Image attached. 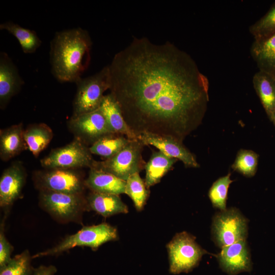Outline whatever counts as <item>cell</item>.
I'll return each instance as SVG.
<instances>
[{
  "mask_svg": "<svg viewBox=\"0 0 275 275\" xmlns=\"http://www.w3.org/2000/svg\"><path fill=\"white\" fill-rule=\"evenodd\" d=\"M108 67L109 93L136 134L148 132L183 143L202 123L208 79L191 56L174 44L134 37Z\"/></svg>",
  "mask_w": 275,
  "mask_h": 275,
  "instance_id": "1",
  "label": "cell"
},
{
  "mask_svg": "<svg viewBox=\"0 0 275 275\" xmlns=\"http://www.w3.org/2000/svg\"><path fill=\"white\" fill-rule=\"evenodd\" d=\"M92 41L81 28L56 33L50 42L51 72L61 82H75L82 78L91 60Z\"/></svg>",
  "mask_w": 275,
  "mask_h": 275,
  "instance_id": "2",
  "label": "cell"
},
{
  "mask_svg": "<svg viewBox=\"0 0 275 275\" xmlns=\"http://www.w3.org/2000/svg\"><path fill=\"white\" fill-rule=\"evenodd\" d=\"M41 207L59 222L81 224L84 212L89 210L83 194H71L41 190Z\"/></svg>",
  "mask_w": 275,
  "mask_h": 275,
  "instance_id": "3",
  "label": "cell"
},
{
  "mask_svg": "<svg viewBox=\"0 0 275 275\" xmlns=\"http://www.w3.org/2000/svg\"><path fill=\"white\" fill-rule=\"evenodd\" d=\"M117 238L116 228L108 224L84 226L76 233L66 236L56 246L32 256V258L58 255L76 246H88L96 250L102 244Z\"/></svg>",
  "mask_w": 275,
  "mask_h": 275,
  "instance_id": "4",
  "label": "cell"
},
{
  "mask_svg": "<svg viewBox=\"0 0 275 275\" xmlns=\"http://www.w3.org/2000/svg\"><path fill=\"white\" fill-rule=\"evenodd\" d=\"M75 84L77 90L73 101L72 117L99 108L104 96V92L110 87L108 65L92 75L81 78Z\"/></svg>",
  "mask_w": 275,
  "mask_h": 275,
  "instance_id": "5",
  "label": "cell"
},
{
  "mask_svg": "<svg viewBox=\"0 0 275 275\" xmlns=\"http://www.w3.org/2000/svg\"><path fill=\"white\" fill-rule=\"evenodd\" d=\"M170 271L173 274L188 272L195 267L207 253L196 242L195 237L182 232L177 233L167 245Z\"/></svg>",
  "mask_w": 275,
  "mask_h": 275,
  "instance_id": "6",
  "label": "cell"
},
{
  "mask_svg": "<svg viewBox=\"0 0 275 275\" xmlns=\"http://www.w3.org/2000/svg\"><path fill=\"white\" fill-rule=\"evenodd\" d=\"M248 219L236 208L216 213L212 219L211 233L213 241L220 248L246 240Z\"/></svg>",
  "mask_w": 275,
  "mask_h": 275,
  "instance_id": "7",
  "label": "cell"
},
{
  "mask_svg": "<svg viewBox=\"0 0 275 275\" xmlns=\"http://www.w3.org/2000/svg\"><path fill=\"white\" fill-rule=\"evenodd\" d=\"M143 146L138 139L130 140L116 155L102 161H95L92 168L109 173L126 181L131 175L139 173L145 168V164L142 156Z\"/></svg>",
  "mask_w": 275,
  "mask_h": 275,
  "instance_id": "8",
  "label": "cell"
},
{
  "mask_svg": "<svg viewBox=\"0 0 275 275\" xmlns=\"http://www.w3.org/2000/svg\"><path fill=\"white\" fill-rule=\"evenodd\" d=\"M94 161L89 149L78 139L53 150L40 160L42 166L48 169L91 168Z\"/></svg>",
  "mask_w": 275,
  "mask_h": 275,
  "instance_id": "9",
  "label": "cell"
},
{
  "mask_svg": "<svg viewBox=\"0 0 275 275\" xmlns=\"http://www.w3.org/2000/svg\"><path fill=\"white\" fill-rule=\"evenodd\" d=\"M37 182L41 190L83 194L85 180L71 169H53L39 173Z\"/></svg>",
  "mask_w": 275,
  "mask_h": 275,
  "instance_id": "10",
  "label": "cell"
},
{
  "mask_svg": "<svg viewBox=\"0 0 275 275\" xmlns=\"http://www.w3.org/2000/svg\"><path fill=\"white\" fill-rule=\"evenodd\" d=\"M70 125L73 131L80 138L92 144L102 138L115 134L110 128L99 108L72 117Z\"/></svg>",
  "mask_w": 275,
  "mask_h": 275,
  "instance_id": "11",
  "label": "cell"
},
{
  "mask_svg": "<svg viewBox=\"0 0 275 275\" xmlns=\"http://www.w3.org/2000/svg\"><path fill=\"white\" fill-rule=\"evenodd\" d=\"M144 145H152L166 155L179 159L187 167H199L195 156L181 142L172 137L148 132L136 134Z\"/></svg>",
  "mask_w": 275,
  "mask_h": 275,
  "instance_id": "12",
  "label": "cell"
},
{
  "mask_svg": "<svg viewBox=\"0 0 275 275\" xmlns=\"http://www.w3.org/2000/svg\"><path fill=\"white\" fill-rule=\"evenodd\" d=\"M221 269L229 275L250 271L251 255L246 240L225 246L217 255Z\"/></svg>",
  "mask_w": 275,
  "mask_h": 275,
  "instance_id": "13",
  "label": "cell"
},
{
  "mask_svg": "<svg viewBox=\"0 0 275 275\" xmlns=\"http://www.w3.org/2000/svg\"><path fill=\"white\" fill-rule=\"evenodd\" d=\"M18 68L8 54L0 53V105L3 108L23 85Z\"/></svg>",
  "mask_w": 275,
  "mask_h": 275,
  "instance_id": "14",
  "label": "cell"
},
{
  "mask_svg": "<svg viewBox=\"0 0 275 275\" xmlns=\"http://www.w3.org/2000/svg\"><path fill=\"white\" fill-rule=\"evenodd\" d=\"M25 181L22 168L13 164L6 169L0 178V206L2 208L10 206L17 200Z\"/></svg>",
  "mask_w": 275,
  "mask_h": 275,
  "instance_id": "15",
  "label": "cell"
},
{
  "mask_svg": "<svg viewBox=\"0 0 275 275\" xmlns=\"http://www.w3.org/2000/svg\"><path fill=\"white\" fill-rule=\"evenodd\" d=\"M99 109L114 133L123 135L129 140H137L135 133L128 126L120 107L111 93L104 95Z\"/></svg>",
  "mask_w": 275,
  "mask_h": 275,
  "instance_id": "16",
  "label": "cell"
},
{
  "mask_svg": "<svg viewBox=\"0 0 275 275\" xmlns=\"http://www.w3.org/2000/svg\"><path fill=\"white\" fill-rule=\"evenodd\" d=\"M85 184L93 191L119 195L125 193L126 181L109 173L91 168Z\"/></svg>",
  "mask_w": 275,
  "mask_h": 275,
  "instance_id": "17",
  "label": "cell"
},
{
  "mask_svg": "<svg viewBox=\"0 0 275 275\" xmlns=\"http://www.w3.org/2000/svg\"><path fill=\"white\" fill-rule=\"evenodd\" d=\"M250 52L259 70L275 76V33L254 40Z\"/></svg>",
  "mask_w": 275,
  "mask_h": 275,
  "instance_id": "18",
  "label": "cell"
},
{
  "mask_svg": "<svg viewBox=\"0 0 275 275\" xmlns=\"http://www.w3.org/2000/svg\"><path fill=\"white\" fill-rule=\"evenodd\" d=\"M89 210L104 217L128 212L127 206L119 195L93 191L86 198Z\"/></svg>",
  "mask_w": 275,
  "mask_h": 275,
  "instance_id": "19",
  "label": "cell"
},
{
  "mask_svg": "<svg viewBox=\"0 0 275 275\" xmlns=\"http://www.w3.org/2000/svg\"><path fill=\"white\" fill-rule=\"evenodd\" d=\"M252 81L255 92L270 119L275 114V76L259 70Z\"/></svg>",
  "mask_w": 275,
  "mask_h": 275,
  "instance_id": "20",
  "label": "cell"
},
{
  "mask_svg": "<svg viewBox=\"0 0 275 275\" xmlns=\"http://www.w3.org/2000/svg\"><path fill=\"white\" fill-rule=\"evenodd\" d=\"M23 133L21 124L1 130L0 154L3 160H9L28 149Z\"/></svg>",
  "mask_w": 275,
  "mask_h": 275,
  "instance_id": "21",
  "label": "cell"
},
{
  "mask_svg": "<svg viewBox=\"0 0 275 275\" xmlns=\"http://www.w3.org/2000/svg\"><path fill=\"white\" fill-rule=\"evenodd\" d=\"M177 160V159L169 157L160 151L154 152L145 166V183L147 188L148 189L158 183Z\"/></svg>",
  "mask_w": 275,
  "mask_h": 275,
  "instance_id": "22",
  "label": "cell"
},
{
  "mask_svg": "<svg viewBox=\"0 0 275 275\" xmlns=\"http://www.w3.org/2000/svg\"><path fill=\"white\" fill-rule=\"evenodd\" d=\"M1 30H6L18 41L23 52L32 53L41 46L42 41L34 30L23 28L11 21L0 24Z\"/></svg>",
  "mask_w": 275,
  "mask_h": 275,
  "instance_id": "23",
  "label": "cell"
},
{
  "mask_svg": "<svg viewBox=\"0 0 275 275\" xmlns=\"http://www.w3.org/2000/svg\"><path fill=\"white\" fill-rule=\"evenodd\" d=\"M23 136L28 149L37 156L50 143L52 132L46 125L39 124L24 130Z\"/></svg>",
  "mask_w": 275,
  "mask_h": 275,
  "instance_id": "24",
  "label": "cell"
},
{
  "mask_svg": "<svg viewBox=\"0 0 275 275\" xmlns=\"http://www.w3.org/2000/svg\"><path fill=\"white\" fill-rule=\"evenodd\" d=\"M129 139L118 134H112L102 138L89 148L91 153L109 158L120 151Z\"/></svg>",
  "mask_w": 275,
  "mask_h": 275,
  "instance_id": "25",
  "label": "cell"
},
{
  "mask_svg": "<svg viewBox=\"0 0 275 275\" xmlns=\"http://www.w3.org/2000/svg\"><path fill=\"white\" fill-rule=\"evenodd\" d=\"M139 173L131 175L126 181L125 194L131 199L138 211L142 210L146 204L149 193Z\"/></svg>",
  "mask_w": 275,
  "mask_h": 275,
  "instance_id": "26",
  "label": "cell"
},
{
  "mask_svg": "<svg viewBox=\"0 0 275 275\" xmlns=\"http://www.w3.org/2000/svg\"><path fill=\"white\" fill-rule=\"evenodd\" d=\"M32 259L29 251L24 250L0 268V275H33L34 268L31 263Z\"/></svg>",
  "mask_w": 275,
  "mask_h": 275,
  "instance_id": "27",
  "label": "cell"
},
{
  "mask_svg": "<svg viewBox=\"0 0 275 275\" xmlns=\"http://www.w3.org/2000/svg\"><path fill=\"white\" fill-rule=\"evenodd\" d=\"M258 158V155L253 151L239 150L231 168L244 176L253 177L257 172Z\"/></svg>",
  "mask_w": 275,
  "mask_h": 275,
  "instance_id": "28",
  "label": "cell"
},
{
  "mask_svg": "<svg viewBox=\"0 0 275 275\" xmlns=\"http://www.w3.org/2000/svg\"><path fill=\"white\" fill-rule=\"evenodd\" d=\"M231 174L217 179L211 185L208 191V197L213 206L224 211L227 209L226 203L228 189L233 181L230 179Z\"/></svg>",
  "mask_w": 275,
  "mask_h": 275,
  "instance_id": "29",
  "label": "cell"
},
{
  "mask_svg": "<svg viewBox=\"0 0 275 275\" xmlns=\"http://www.w3.org/2000/svg\"><path fill=\"white\" fill-rule=\"evenodd\" d=\"M254 40L267 37L275 33V3L269 11L249 28Z\"/></svg>",
  "mask_w": 275,
  "mask_h": 275,
  "instance_id": "30",
  "label": "cell"
},
{
  "mask_svg": "<svg viewBox=\"0 0 275 275\" xmlns=\"http://www.w3.org/2000/svg\"><path fill=\"white\" fill-rule=\"evenodd\" d=\"M14 248L8 241L4 233V222L0 227V268L6 265L11 259Z\"/></svg>",
  "mask_w": 275,
  "mask_h": 275,
  "instance_id": "31",
  "label": "cell"
},
{
  "mask_svg": "<svg viewBox=\"0 0 275 275\" xmlns=\"http://www.w3.org/2000/svg\"><path fill=\"white\" fill-rule=\"evenodd\" d=\"M57 271L56 267L53 265H40L34 268L33 275H54Z\"/></svg>",
  "mask_w": 275,
  "mask_h": 275,
  "instance_id": "32",
  "label": "cell"
},
{
  "mask_svg": "<svg viewBox=\"0 0 275 275\" xmlns=\"http://www.w3.org/2000/svg\"><path fill=\"white\" fill-rule=\"evenodd\" d=\"M270 120L272 122L274 125L275 126V114L271 117Z\"/></svg>",
  "mask_w": 275,
  "mask_h": 275,
  "instance_id": "33",
  "label": "cell"
}]
</instances>
